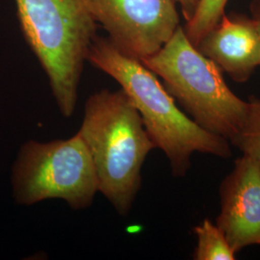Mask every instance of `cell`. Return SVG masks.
I'll return each mask as SVG.
<instances>
[{"label": "cell", "mask_w": 260, "mask_h": 260, "mask_svg": "<svg viewBox=\"0 0 260 260\" xmlns=\"http://www.w3.org/2000/svg\"><path fill=\"white\" fill-rule=\"evenodd\" d=\"M88 61L127 94L155 148L168 158L174 177L185 176L195 152L222 158L233 155L230 141L196 123L178 108L157 75L141 60L123 54L108 38H94Z\"/></svg>", "instance_id": "obj_1"}, {"label": "cell", "mask_w": 260, "mask_h": 260, "mask_svg": "<svg viewBox=\"0 0 260 260\" xmlns=\"http://www.w3.org/2000/svg\"><path fill=\"white\" fill-rule=\"evenodd\" d=\"M78 134L93 160L99 192L126 216L141 188L145 160L156 149L139 112L121 89H103L87 99Z\"/></svg>", "instance_id": "obj_2"}, {"label": "cell", "mask_w": 260, "mask_h": 260, "mask_svg": "<svg viewBox=\"0 0 260 260\" xmlns=\"http://www.w3.org/2000/svg\"><path fill=\"white\" fill-rule=\"evenodd\" d=\"M19 24L59 111L71 118L98 22L89 0H15Z\"/></svg>", "instance_id": "obj_3"}, {"label": "cell", "mask_w": 260, "mask_h": 260, "mask_svg": "<svg viewBox=\"0 0 260 260\" xmlns=\"http://www.w3.org/2000/svg\"><path fill=\"white\" fill-rule=\"evenodd\" d=\"M141 61L196 123L233 143L249 103L229 88L221 69L189 41L181 25L157 52Z\"/></svg>", "instance_id": "obj_4"}, {"label": "cell", "mask_w": 260, "mask_h": 260, "mask_svg": "<svg viewBox=\"0 0 260 260\" xmlns=\"http://www.w3.org/2000/svg\"><path fill=\"white\" fill-rule=\"evenodd\" d=\"M11 184L15 202L27 206L59 199L83 210L99 192L93 160L78 132L69 139L23 143L12 167Z\"/></svg>", "instance_id": "obj_5"}, {"label": "cell", "mask_w": 260, "mask_h": 260, "mask_svg": "<svg viewBox=\"0 0 260 260\" xmlns=\"http://www.w3.org/2000/svg\"><path fill=\"white\" fill-rule=\"evenodd\" d=\"M94 19L121 52L143 60L180 26L175 0H89Z\"/></svg>", "instance_id": "obj_6"}, {"label": "cell", "mask_w": 260, "mask_h": 260, "mask_svg": "<svg viewBox=\"0 0 260 260\" xmlns=\"http://www.w3.org/2000/svg\"><path fill=\"white\" fill-rule=\"evenodd\" d=\"M221 211L217 225L235 252L260 245V165L244 155L220 188Z\"/></svg>", "instance_id": "obj_7"}, {"label": "cell", "mask_w": 260, "mask_h": 260, "mask_svg": "<svg viewBox=\"0 0 260 260\" xmlns=\"http://www.w3.org/2000/svg\"><path fill=\"white\" fill-rule=\"evenodd\" d=\"M197 48L236 82L247 81L260 66V41L251 17L225 13Z\"/></svg>", "instance_id": "obj_8"}, {"label": "cell", "mask_w": 260, "mask_h": 260, "mask_svg": "<svg viewBox=\"0 0 260 260\" xmlns=\"http://www.w3.org/2000/svg\"><path fill=\"white\" fill-rule=\"evenodd\" d=\"M197 236L193 258L196 260H234L236 252L229 244L223 232L209 219L194 228Z\"/></svg>", "instance_id": "obj_9"}, {"label": "cell", "mask_w": 260, "mask_h": 260, "mask_svg": "<svg viewBox=\"0 0 260 260\" xmlns=\"http://www.w3.org/2000/svg\"><path fill=\"white\" fill-rule=\"evenodd\" d=\"M229 0H200L194 16L183 27L189 41L197 47L205 34L224 14Z\"/></svg>", "instance_id": "obj_10"}, {"label": "cell", "mask_w": 260, "mask_h": 260, "mask_svg": "<svg viewBox=\"0 0 260 260\" xmlns=\"http://www.w3.org/2000/svg\"><path fill=\"white\" fill-rule=\"evenodd\" d=\"M245 123L233 146L240 149L244 155L254 159L260 165V100L251 98Z\"/></svg>", "instance_id": "obj_11"}, {"label": "cell", "mask_w": 260, "mask_h": 260, "mask_svg": "<svg viewBox=\"0 0 260 260\" xmlns=\"http://www.w3.org/2000/svg\"><path fill=\"white\" fill-rule=\"evenodd\" d=\"M175 1L177 5H179L185 21H188L194 16L198 4L200 2V0H175Z\"/></svg>", "instance_id": "obj_12"}, {"label": "cell", "mask_w": 260, "mask_h": 260, "mask_svg": "<svg viewBox=\"0 0 260 260\" xmlns=\"http://www.w3.org/2000/svg\"><path fill=\"white\" fill-rule=\"evenodd\" d=\"M251 19L255 25L260 41V0H253L251 5Z\"/></svg>", "instance_id": "obj_13"}]
</instances>
